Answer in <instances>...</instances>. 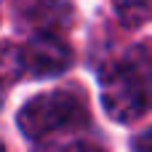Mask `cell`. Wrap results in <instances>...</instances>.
Listing matches in <instances>:
<instances>
[{
	"instance_id": "obj_1",
	"label": "cell",
	"mask_w": 152,
	"mask_h": 152,
	"mask_svg": "<svg viewBox=\"0 0 152 152\" xmlns=\"http://www.w3.org/2000/svg\"><path fill=\"white\" fill-rule=\"evenodd\" d=\"M86 120H88V112L83 102L69 91L37 94L16 115L19 131L27 139H43L61 128H77V126H86Z\"/></svg>"
},
{
	"instance_id": "obj_2",
	"label": "cell",
	"mask_w": 152,
	"mask_h": 152,
	"mask_svg": "<svg viewBox=\"0 0 152 152\" xmlns=\"http://www.w3.org/2000/svg\"><path fill=\"white\" fill-rule=\"evenodd\" d=\"M102 104L115 123H134L150 110L147 83L131 67H115L102 80Z\"/></svg>"
},
{
	"instance_id": "obj_3",
	"label": "cell",
	"mask_w": 152,
	"mask_h": 152,
	"mask_svg": "<svg viewBox=\"0 0 152 152\" xmlns=\"http://www.w3.org/2000/svg\"><path fill=\"white\" fill-rule=\"evenodd\" d=\"M21 61L27 72L37 77H51V75L64 72L72 64V48L53 32H40L24 45Z\"/></svg>"
},
{
	"instance_id": "obj_4",
	"label": "cell",
	"mask_w": 152,
	"mask_h": 152,
	"mask_svg": "<svg viewBox=\"0 0 152 152\" xmlns=\"http://www.w3.org/2000/svg\"><path fill=\"white\" fill-rule=\"evenodd\" d=\"M115 11L126 27H144L152 19V0H115Z\"/></svg>"
},
{
	"instance_id": "obj_5",
	"label": "cell",
	"mask_w": 152,
	"mask_h": 152,
	"mask_svg": "<svg viewBox=\"0 0 152 152\" xmlns=\"http://www.w3.org/2000/svg\"><path fill=\"white\" fill-rule=\"evenodd\" d=\"M134 152H152V128H147L134 139Z\"/></svg>"
},
{
	"instance_id": "obj_6",
	"label": "cell",
	"mask_w": 152,
	"mask_h": 152,
	"mask_svg": "<svg viewBox=\"0 0 152 152\" xmlns=\"http://www.w3.org/2000/svg\"><path fill=\"white\" fill-rule=\"evenodd\" d=\"M61 152H102L96 144H88V142H72V144H67Z\"/></svg>"
}]
</instances>
